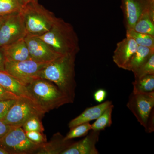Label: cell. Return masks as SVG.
Wrapping results in <instances>:
<instances>
[{
  "label": "cell",
  "instance_id": "6da1fadb",
  "mask_svg": "<svg viewBox=\"0 0 154 154\" xmlns=\"http://www.w3.org/2000/svg\"><path fill=\"white\" fill-rule=\"evenodd\" d=\"M77 54L61 56L48 64L39 72L38 78L50 81L67 97L74 102L77 84L75 77V60Z\"/></svg>",
  "mask_w": 154,
  "mask_h": 154
},
{
  "label": "cell",
  "instance_id": "7a4b0ae2",
  "mask_svg": "<svg viewBox=\"0 0 154 154\" xmlns=\"http://www.w3.org/2000/svg\"><path fill=\"white\" fill-rule=\"evenodd\" d=\"M38 37L62 55L77 54L80 50L74 28L61 18H57L49 31Z\"/></svg>",
  "mask_w": 154,
  "mask_h": 154
},
{
  "label": "cell",
  "instance_id": "3957f363",
  "mask_svg": "<svg viewBox=\"0 0 154 154\" xmlns=\"http://www.w3.org/2000/svg\"><path fill=\"white\" fill-rule=\"evenodd\" d=\"M26 87L33 102L45 113L70 103L57 86L48 80L37 78Z\"/></svg>",
  "mask_w": 154,
  "mask_h": 154
},
{
  "label": "cell",
  "instance_id": "277c9868",
  "mask_svg": "<svg viewBox=\"0 0 154 154\" xmlns=\"http://www.w3.org/2000/svg\"><path fill=\"white\" fill-rule=\"evenodd\" d=\"M20 13L27 35L30 36H39L47 33L57 18L40 5L38 1L23 6Z\"/></svg>",
  "mask_w": 154,
  "mask_h": 154
},
{
  "label": "cell",
  "instance_id": "5b68a950",
  "mask_svg": "<svg viewBox=\"0 0 154 154\" xmlns=\"http://www.w3.org/2000/svg\"><path fill=\"white\" fill-rule=\"evenodd\" d=\"M42 145L30 140L22 127L14 128L0 139V147L8 154H35Z\"/></svg>",
  "mask_w": 154,
  "mask_h": 154
},
{
  "label": "cell",
  "instance_id": "8992f818",
  "mask_svg": "<svg viewBox=\"0 0 154 154\" xmlns=\"http://www.w3.org/2000/svg\"><path fill=\"white\" fill-rule=\"evenodd\" d=\"M45 114L33 101L27 98L19 97L2 121L11 126L22 127L30 117L38 116L42 118Z\"/></svg>",
  "mask_w": 154,
  "mask_h": 154
},
{
  "label": "cell",
  "instance_id": "52a82bcc",
  "mask_svg": "<svg viewBox=\"0 0 154 154\" xmlns=\"http://www.w3.org/2000/svg\"><path fill=\"white\" fill-rule=\"evenodd\" d=\"M48 63L37 62L32 59L21 61L6 60L5 71L26 86L38 78L39 72Z\"/></svg>",
  "mask_w": 154,
  "mask_h": 154
},
{
  "label": "cell",
  "instance_id": "ba28073f",
  "mask_svg": "<svg viewBox=\"0 0 154 154\" xmlns=\"http://www.w3.org/2000/svg\"><path fill=\"white\" fill-rule=\"evenodd\" d=\"M127 107L145 128L149 116L154 107V92L132 93L130 95Z\"/></svg>",
  "mask_w": 154,
  "mask_h": 154
},
{
  "label": "cell",
  "instance_id": "9c48e42d",
  "mask_svg": "<svg viewBox=\"0 0 154 154\" xmlns=\"http://www.w3.org/2000/svg\"><path fill=\"white\" fill-rule=\"evenodd\" d=\"M27 35L20 12L9 15L0 30V47L24 38Z\"/></svg>",
  "mask_w": 154,
  "mask_h": 154
},
{
  "label": "cell",
  "instance_id": "30bf717a",
  "mask_svg": "<svg viewBox=\"0 0 154 154\" xmlns=\"http://www.w3.org/2000/svg\"><path fill=\"white\" fill-rule=\"evenodd\" d=\"M126 30L133 29L145 11H154V0H120Z\"/></svg>",
  "mask_w": 154,
  "mask_h": 154
},
{
  "label": "cell",
  "instance_id": "8fae6325",
  "mask_svg": "<svg viewBox=\"0 0 154 154\" xmlns=\"http://www.w3.org/2000/svg\"><path fill=\"white\" fill-rule=\"evenodd\" d=\"M24 39L32 60L42 63H49L62 56L38 36L26 35Z\"/></svg>",
  "mask_w": 154,
  "mask_h": 154
},
{
  "label": "cell",
  "instance_id": "7c38bea8",
  "mask_svg": "<svg viewBox=\"0 0 154 154\" xmlns=\"http://www.w3.org/2000/svg\"><path fill=\"white\" fill-rule=\"evenodd\" d=\"M138 45L134 39L126 36L116 44L113 52V62L119 68L125 70L128 62L136 51Z\"/></svg>",
  "mask_w": 154,
  "mask_h": 154
},
{
  "label": "cell",
  "instance_id": "4fadbf2b",
  "mask_svg": "<svg viewBox=\"0 0 154 154\" xmlns=\"http://www.w3.org/2000/svg\"><path fill=\"white\" fill-rule=\"evenodd\" d=\"M101 131H90L84 138L73 142L62 154H99L96 145Z\"/></svg>",
  "mask_w": 154,
  "mask_h": 154
},
{
  "label": "cell",
  "instance_id": "5bb4252c",
  "mask_svg": "<svg viewBox=\"0 0 154 154\" xmlns=\"http://www.w3.org/2000/svg\"><path fill=\"white\" fill-rule=\"evenodd\" d=\"M112 104L111 101H106L96 106L88 107L79 115L70 121L69 128L70 129L79 125L96 120Z\"/></svg>",
  "mask_w": 154,
  "mask_h": 154
},
{
  "label": "cell",
  "instance_id": "9a60e30c",
  "mask_svg": "<svg viewBox=\"0 0 154 154\" xmlns=\"http://www.w3.org/2000/svg\"><path fill=\"white\" fill-rule=\"evenodd\" d=\"M73 142L65 139L64 136L57 132L54 134L49 142L42 145L36 151L37 154H62Z\"/></svg>",
  "mask_w": 154,
  "mask_h": 154
},
{
  "label": "cell",
  "instance_id": "2e32d148",
  "mask_svg": "<svg viewBox=\"0 0 154 154\" xmlns=\"http://www.w3.org/2000/svg\"><path fill=\"white\" fill-rule=\"evenodd\" d=\"M3 48L7 61H21L31 59L24 38Z\"/></svg>",
  "mask_w": 154,
  "mask_h": 154
},
{
  "label": "cell",
  "instance_id": "e0dca14e",
  "mask_svg": "<svg viewBox=\"0 0 154 154\" xmlns=\"http://www.w3.org/2000/svg\"><path fill=\"white\" fill-rule=\"evenodd\" d=\"M0 85L17 96L28 98L33 102L26 86L5 72H0Z\"/></svg>",
  "mask_w": 154,
  "mask_h": 154
},
{
  "label": "cell",
  "instance_id": "ac0fdd59",
  "mask_svg": "<svg viewBox=\"0 0 154 154\" xmlns=\"http://www.w3.org/2000/svg\"><path fill=\"white\" fill-rule=\"evenodd\" d=\"M154 54V49L143 46H138L137 50L130 59L125 70L134 72L139 67L148 60Z\"/></svg>",
  "mask_w": 154,
  "mask_h": 154
},
{
  "label": "cell",
  "instance_id": "d6986e66",
  "mask_svg": "<svg viewBox=\"0 0 154 154\" xmlns=\"http://www.w3.org/2000/svg\"><path fill=\"white\" fill-rule=\"evenodd\" d=\"M133 30L138 33L154 36V11H147L143 13Z\"/></svg>",
  "mask_w": 154,
  "mask_h": 154
},
{
  "label": "cell",
  "instance_id": "ffe728a7",
  "mask_svg": "<svg viewBox=\"0 0 154 154\" xmlns=\"http://www.w3.org/2000/svg\"><path fill=\"white\" fill-rule=\"evenodd\" d=\"M132 93H148L154 92V75H148L138 79L132 82Z\"/></svg>",
  "mask_w": 154,
  "mask_h": 154
},
{
  "label": "cell",
  "instance_id": "44dd1931",
  "mask_svg": "<svg viewBox=\"0 0 154 154\" xmlns=\"http://www.w3.org/2000/svg\"><path fill=\"white\" fill-rule=\"evenodd\" d=\"M114 105L112 104L102 113V115L91 124V130L101 131L112 125V116Z\"/></svg>",
  "mask_w": 154,
  "mask_h": 154
},
{
  "label": "cell",
  "instance_id": "7402d4cb",
  "mask_svg": "<svg viewBox=\"0 0 154 154\" xmlns=\"http://www.w3.org/2000/svg\"><path fill=\"white\" fill-rule=\"evenodd\" d=\"M126 36L134 39L138 46H145L154 49V36L138 33L133 29L126 30Z\"/></svg>",
  "mask_w": 154,
  "mask_h": 154
},
{
  "label": "cell",
  "instance_id": "603a6c76",
  "mask_svg": "<svg viewBox=\"0 0 154 154\" xmlns=\"http://www.w3.org/2000/svg\"><path fill=\"white\" fill-rule=\"evenodd\" d=\"M21 0H0V15H9L21 12Z\"/></svg>",
  "mask_w": 154,
  "mask_h": 154
},
{
  "label": "cell",
  "instance_id": "cb8c5ba5",
  "mask_svg": "<svg viewBox=\"0 0 154 154\" xmlns=\"http://www.w3.org/2000/svg\"><path fill=\"white\" fill-rule=\"evenodd\" d=\"M91 130V124L90 122H86L77 125L70 129L69 131L64 137L66 140L85 137Z\"/></svg>",
  "mask_w": 154,
  "mask_h": 154
},
{
  "label": "cell",
  "instance_id": "d4e9b609",
  "mask_svg": "<svg viewBox=\"0 0 154 154\" xmlns=\"http://www.w3.org/2000/svg\"><path fill=\"white\" fill-rule=\"evenodd\" d=\"M134 79H138L148 75H154V54L148 60L133 72Z\"/></svg>",
  "mask_w": 154,
  "mask_h": 154
},
{
  "label": "cell",
  "instance_id": "484cf974",
  "mask_svg": "<svg viewBox=\"0 0 154 154\" xmlns=\"http://www.w3.org/2000/svg\"><path fill=\"white\" fill-rule=\"evenodd\" d=\"M41 117L33 116L28 119L22 126V128L26 131H36L43 132L44 127L41 121Z\"/></svg>",
  "mask_w": 154,
  "mask_h": 154
},
{
  "label": "cell",
  "instance_id": "4316f807",
  "mask_svg": "<svg viewBox=\"0 0 154 154\" xmlns=\"http://www.w3.org/2000/svg\"><path fill=\"white\" fill-rule=\"evenodd\" d=\"M25 134L31 141L38 145L43 144L47 142L46 136L38 131H26Z\"/></svg>",
  "mask_w": 154,
  "mask_h": 154
},
{
  "label": "cell",
  "instance_id": "83f0119b",
  "mask_svg": "<svg viewBox=\"0 0 154 154\" xmlns=\"http://www.w3.org/2000/svg\"><path fill=\"white\" fill-rule=\"evenodd\" d=\"M17 99H8L0 101V120H2L8 113Z\"/></svg>",
  "mask_w": 154,
  "mask_h": 154
},
{
  "label": "cell",
  "instance_id": "f1b7e54d",
  "mask_svg": "<svg viewBox=\"0 0 154 154\" xmlns=\"http://www.w3.org/2000/svg\"><path fill=\"white\" fill-rule=\"evenodd\" d=\"M19 97L8 91L0 85V101L8 99H17Z\"/></svg>",
  "mask_w": 154,
  "mask_h": 154
},
{
  "label": "cell",
  "instance_id": "f546056e",
  "mask_svg": "<svg viewBox=\"0 0 154 154\" xmlns=\"http://www.w3.org/2000/svg\"><path fill=\"white\" fill-rule=\"evenodd\" d=\"M107 96V92L103 89H99L95 91L94 94V99L96 102L101 103L104 102Z\"/></svg>",
  "mask_w": 154,
  "mask_h": 154
},
{
  "label": "cell",
  "instance_id": "4dcf8cb0",
  "mask_svg": "<svg viewBox=\"0 0 154 154\" xmlns=\"http://www.w3.org/2000/svg\"><path fill=\"white\" fill-rule=\"evenodd\" d=\"M146 132L150 133L154 131V111L152 110L149 116L145 128Z\"/></svg>",
  "mask_w": 154,
  "mask_h": 154
},
{
  "label": "cell",
  "instance_id": "1f68e13d",
  "mask_svg": "<svg viewBox=\"0 0 154 154\" xmlns=\"http://www.w3.org/2000/svg\"><path fill=\"white\" fill-rule=\"evenodd\" d=\"M17 127L11 126L4 123L3 121L0 120V139L2 138L11 130Z\"/></svg>",
  "mask_w": 154,
  "mask_h": 154
},
{
  "label": "cell",
  "instance_id": "d6a6232c",
  "mask_svg": "<svg viewBox=\"0 0 154 154\" xmlns=\"http://www.w3.org/2000/svg\"><path fill=\"white\" fill-rule=\"evenodd\" d=\"M6 59L3 47H0V72L5 71Z\"/></svg>",
  "mask_w": 154,
  "mask_h": 154
},
{
  "label": "cell",
  "instance_id": "836d02e7",
  "mask_svg": "<svg viewBox=\"0 0 154 154\" xmlns=\"http://www.w3.org/2000/svg\"><path fill=\"white\" fill-rule=\"evenodd\" d=\"M9 15H0V30L4 22H5Z\"/></svg>",
  "mask_w": 154,
  "mask_h": 154
},
{
  "label": "cell",
  "instance_id": "e575fe53",
  "mask_svg": "<svg viewBox=\"0 0 154 154\" xmlns=\"http://www.w3.org/2000/svg\"><path fill=\"white\" fill-rule=\"evenodd\" d=\"M36 1H38V0H21V2H22V5L23 7V6H25V5L28 4V3Z\"/></svg>",
  "mask_w": 154,
  "mask_h": 154
}]
</instances>
